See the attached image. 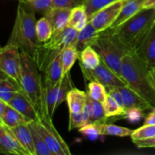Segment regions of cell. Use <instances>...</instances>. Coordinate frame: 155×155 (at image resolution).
<instances>
[{
  "label": "cell",
  "instance_id": "6da1fadb",
  "mask_svg": "<svg viewBox=\"0 0 155 155\" xmlns=\"http://www.w3.org/2000/svg\"><path fill=\"white\" fill-rule=\"evenodd\" d=\"M154 24L155 9H142L124 24L110 29L127 52H133L142 44Z\"/></svg>",
  "mask_w": 155,
  "mask_h": 155
},
{
  "label": "cell",
  "instance_id": "7a4b0ae2",
  "mask_svg": "<svg viewBox=\"0 0 155 155\" xmlns=\"http://www.w3.org/2000/svg\"><path fill=\"white\" fill-rule=\"evenodd\" d=\"M21 51V65L19 85L22 92L31 101L40 117H48L45 101V86L43 78L34 58L25 51Z\"/></svg>",
  "mask_w": 155,
  "mask_h": 155
},
{
  "label": "cell",
  "instance_id": "3957f363",
  "mask_svg": "<svg viewBox=\"0 0 155 155\" xmlns=\"http://www.w3.org/2000/svg\"><path fill=\"white\" fill-rule=\"evenodd\" d=\"M121 74L127 85L155 107V87L150 70L133 52L123 58Z\"/></svg>",
  "mask_w": 155,
  "mask_h": 155
},
{
  "label": "cell",
  "instance_id": "277c9868",
  "mask_svg": "<svg viewBox=\"0 0 155 155\" xmlns=\"http://www.w3.org/2000/svg\"><path fill=\"white\" fill-rule=\"evenodd\" d=\"M36 24L35 12L22 3L18 5L15 24L8 43L15 45L21 51H25L33 58L41 44L36 36Z\"/></svg>",
  "mask_w": 155,
  "mask_h": 155
},
{
  "label": "cell",
  "instance_id": "5b68a950",
  "mask_svg": "<svg viewBox=\"0 0 155 155\" xmlns=\"http://www.w3.org/2000/svg\"><path fill=\"white\" fill-rule=\"evenodd\" d=\"M78 33V30L68 27L60 33H53L47 42L41 43L33 56L39 71L45 72L65 47L70 45H76Z\"/></svg>",
  "mask_w": 155,
  "mask_h": 155
},
{
  "label": "cell",
  "instance_id": "8992f818",
  "mask_svg": "<svg viewBox=\"0 0 155 155\" xmlns=\"http://www.w3.org/2000/svg\"><path fill=\"white\" fill-rule=\"evenodd\" d=\"M92 47L97 51L101 60L118 76L122 77V60L127 51L114 36L110 28L99 33Z\"/></svg>",
  "mask_w": 155,
  "mask_h": 155
},
{
  "label": "cell",
  "instance_id": "52a82bcc",
  "mask_svg": "<svg viewBox=\"0 0 155 155\" xmlns=\"http://www.w3.org/2000/svg\"><path fill=\"white\" fill-rule=\"evenodd\" d=\"M32 124L53 154L71 155L69 147L53 125L52 119L48 117H42L38 121H32Z\"/></svg>",
  "mask_w": 155,
  "mask_h": 155
},
{
  "label": "cell",
  "instance_id": "ba28073f",
  "mask_svg": "<svg viewBox=\"0 0 155 155\" xmlns=\"http://www.w3.org/2000/svg\"><path fill=\"white\" fill-rule=\"evenodd\" d=\"M84 78L88 81H95L107 87H121L127 86L122 77L118 76L107 65L101 61V64L95 69H89L80 64Z\"/></svg>",
  "mask_w": 155,
  "mask_h": 155
},
{
  "label": "cell",
  "instance_id": "9c48e42d",
  "mask_svg": "<svg viewBox=\"0 0 155 155\" xmlns=\"http://www.w3.org/2000/svg\"><path fill=\"white\" fill-rule=\"evenodd\" d=\"M21 51L18 46L7 43L0 50V70L19 83Z\"/></svg>",
  "mask_w": 155,
  "mask_h": 155
},
{
  "label": "cell",
  "instance_id": "30bf717a",
  "mask_svg": "<svg viewBox=\"0 0 155 155\" xmlns=\"http://www.w3.org/2000/svg\"><path fill=\"white\" fill-rule=\"evenodd\" d=\"M126 0H116L104 6L94 14L89 19V22L98 32L104 31L110 28L120 14Z\"/></svg>",
  "mask_w": 155,
  "mask_h": 155
},
{
  "label": "cell",
  "instance_id": "8fae6325",
  "mask_svg": "<svg viewBox=\"0 0 155 155\" xmlns=\"http://www.w3.org/2000/svg\"><path fill=\"white\" fill-rule=\"evenodd\" d=\"M0 152L5 154L30 155L9 127L0 124Z\"/></svg>",
  "mask_w": 155,
  "mask_h": 155
},
{
  "label": "cell",
  "instance_id": "7c38bea8",
  "mask_svg": "<svg viewBox=\"0 0 155 155\" xmlns=\"http://www.w3.org/2000/svg\"><path fill=\"white\" fill-rule=\"evenodd\" d=\"M133 52L149 70L155 66V24L139 48Z\"/></svg>",
  "mask_w": 155,
  "mask_h": 155
},
{
  "label": "cell",
  "instance_id": "4fadbf2b",
  "mask_svg": "<svg viewBox=\"0 0 155 155\" xmlns=\"http://www.w3.org/2000/svg\"><path fill=\"white\" fill-rule=\"evenodd\" d=\"M118 88L123 95L124 108L126 110L131 108H137L145 111L153 108L152 106L145 98H142L137 92L132 89L128 85Z\"/></svg>",
  "mask_w": 155,
  "mask_h": 155
},
{
  "label": "cell",
  "instance_id": "5bb4252c",
  "mask_svg": "<svg viewBox=\"0 0 155 155\" xmlns=\"http://www.w3.org/2000/svg\"><path fill=\"white\" fill-rule=\"evenodd\" d=\"M8 104L22 114L30 121H38L40 119L37 110L23 92L15 95Z\"/></svg>",
  "mask_w": 155,
  "mask_h": 155
},
{
  "label": "cell",
  "instance_id": "9a60e30c",
  "mask_svg": "<svg viewBox=\"0 0 155 155\" xmlns=\"http://www.w3.org/2000/svg\"><path fill=\"white\" fill-rule=\"evenodd\" d=\"M71 8H53L44 15L50 21L53 27V33L63 31L68 27Z\"/></svg>",
  "mask_w": 155,
  "mask_h": 155
},
{
  "label": "cell",
  "instance_id": "2e32d148",
  "mask_svg": "<svg viewBox=\"0 0 155 155\" xmlns=\"http://www.w3.org/2000/svg\"><path fill=\"white\" fill-rule=\"evenodd\" d=\"M0 80V99L8 103L14 97L22 92L19 83L1 71Z\"/></svg>",
  "mask_w": 155,
  "mask_h": 155
},
{
  "label": "cell",
  "instance_id": "e0dca14e",
  "mask_svg": "<svg viewBox=\"0 0 155 155\" xmlns=\"http://www.w3.org/2000/svg\"><path fill=\"white\" fill-rule=\"evenodd\" d=\"M88 94L77 88H74L68 92L66 101L71 113H82L87 101Z\"/></svg>",
  "mask_w": 155,
  "mask_h": 155
},
{
  "label": "cell",
  "instance_id": "ac0fdd59",
  "mask_svg": "<svg viewBox=\"0 0 155 155\" xmlns=\"http://www.w3.org/2000/svg\"><path fill=\"white\" fill-rule=\"evenodd\" d=\"M143 3L144 0H126L120 14L110 28H115L124 24L127 20L140 12L143 9Z\"/></svg>",
  "mask_w": 155,
  "mask_h": 155
},
{
  "label": "cell",
  "instance_id": "d6986e66",
  "mask_svg": "<svg viewBox=\"0 0 155 155\" xmlns=\"http://www.w3.org/2000/svg\"><path fill=\"white\" fill-rule=\"evenodd\" d=\"M14 134L15 135L21 145L29 152L30 155H36L33 142V135H32L28 124H22L14 128H10Z\"/></svg>",
  "mask_w": 155,
  "mask_h": 155
},
{
  "label": "cell",
  "instance_id": "ffe728a7",
  "mask_svg": "<svg viewBox=\"0 0 155 155\" xmlns=\"http://www.w3.org/2000/svg\"><path fill=\"white\" fill-rule=\"evenodd\" d=\"M99 33L95 30L94 26L89 21L86 27L79 31L77 38L76 46L77 49L81 52L85 48L92 46L98 38Z\"/></svg>",
  "mask_w": 155,
  "mask_h": 155
},
{
  "label": "cell",
  "instance_id": "44dd1931",
  "mask_svg": "<svg viewBox=\"0 0 155 155\" xmlns=\"http://www.w3.org/2000/svg\"><path fill=\"white\" fill-rule=\"evenodd\" d=\"M31 121L19 111L8 104L5 111L0 116V124L9 127L14 128L22 124H29Z\"/></svg>",
  "mask_w": 155,
  "mask_h": 155
},
{
  "label": "cell",
  "instance_id": "7402d4cb",
  "mask_svg": "<svg viewBox=\"0 0 155 155\" xmlns=\"http://www.w3.org/2000/svg\"><path fill=\"white\" fill-rule=\"evenodd\" d=\"M80 51L75 45H70L62 50L60 54L62 65V79L70 73L77 59H80Z\"/></svg>",
  "mask_w": 155,
  "mask_h": 155
},
{
  "label": "cell",
  "instance_id": "603a6c76",
  "mask_svg": "<svg viewBox=\"0 0 155 155\" xmlns=\"http://www.w3.org/2000/svg\"><path fill=\"white\" fill-rule=\"evenodd\" d=\"M89 21V18L86 7L84 5H80L71 9L68 27L80 31L86 27Z\"/></svg>",
  "mask_w": 155,
  "mask_h": 155
},
{
  "label": "cell",
  "instance_id": "cb8c5ba5",
  "mask_svg": "<svg viewBox=\"0 0 155 155\" xmlns=\"http://www.w3.org/2000/svg\"><path fill=\"white\" fill-rule=\"evenodd\" d=\"M44 74L43 82L45 86H53L62 80V65L60 55L51 62Z\"/></svg>",
  "mask_w": 155,
  "mask_h": 155
},
{
  "label": "cell",
  "instance_id": "d4e9b609",
  "mask_svg": "<svg viewBox=\"0 0 155 155\" xmlns=\"http://www.w3.org/2000/svg\"><path fill=\"white\" fill-rule=\"evenodd\" d=\"M101 58L92 46L85 48L80 52V64L89 69H95L101 64Z\"/></svg>",
  "mask_w": 155,
  "mask_h": 155
},
{
  "label": "cell",
  "instance_id": "484cf974",
  "mask_svg": "<svg viewBox=\"0 0 155 155\" xmlns=\"http://www.w3.org/2000/svg\"><path fill=\"white\" fill-rule=\"evenodd\" d=\"M36 36L41 43L47 42L53 35L52 25L45 16L36 21Z\"/></svg>",
  "mask_w": 155,
  "mask_h": 155
},
{
  "label": "cell",
  "instance_id": "4316f807",
  "mask_svg": "<svg viewBox=\"0 0 155 155\" xmlns=\"http://www.w3.org/2000/svg\"><path fill=\"white\" fill-rule=\"evenodd\" d=\"M133 133V130L126 128L124 127L114 125L111 124H101L100 128V135L101 136H113L118 137H126V136H131Z\"/></svg>",
  "mask_w": 155,
  "mask_h": 155
},
{
  "label": "cell",
  "instance_id": "83f0119b",
  "mask_svg": "<svg viewBox=\"0 0 155 155\" xmlns=\"http://www.w3.org/2000/svg\"><path fill=\"white\" fill-rule=\"evenodd\" d=\"M102 104L103 107H104V113L107 117L123 116L126 112L125 108L121 107L118 104L117 101L108 94H107V96L106 97L105 100Z\"/></svg>",
  "mask_w": 155,
  "mask_h": 155
},
{
  "label": "cell",
  "instance_id": "f1b7e54d",
  "mask_svg": "<svg viewBox=\"0 0 155 155\" xmlns=\"http://www.w3.org/2000/svg\"><path fill=\"white\" fill-rule=\"evenodd\" d=\"M28 126L30 127L32 135H33V142H34L36 155H54L51 150L49 149L48 145H46L44 139H42V136L39 135V133L36 131L35 127H33L32 121L29 123Z\"/></svg>",
  "mask_w": 155,
  "mask_h": 155
},
{
  "label": "cell",
  "instance_id": "f546056e",
  "mask_svg": "<svg viewBox=\"0 0 155 155\" xmlns=\"http://www.w3.org/2000/svg\"><path fill=\"white\" fill-rule=\"evenodd\" d=\"M87 94L91 98L103 103L107 96L106 87L101 83L95 81L89 82L88 85Z\"/></svg>",
  "mask_w": 155,
  "mask_h": 155
},
{
  "label": "cell",
  "instance_id": "4dcf8cb0",
  "mask_svg": "<svg viewBox=\"0 0 155 155\" xmlns=\"http://www.w3.org/2000/svg\"><path fill=\"white\" fill-rule=\"evenodd\" d=\"M91 102L92 104V114L89 123L97 122L103 124V123L107 122L108 117H106L102 103L92 98H91Z\"/></svg>",
  "mask_w": 155,
  "mask_h": 155
},
{
  "label": "cell",
  "instance_id": "1f68e13d",
  "mask_svg": "<svg viewBox=\"0 0 155 155\" xmlns=\"http://www.w3.org/2000/svg\"><path fill=\"white\" fill-rule=\"evenodd\" d=\"M132 140H142L155 137V124H144L142 127L133 130Z\"/></svg>",
  "mask_w": 155,
  "mask_h": 155
},
{
  "label": "cell",
  "instance_id": "d6a6232c",
  "mask_svg": "<svg viewBox=\"0 0 155 155\" xmlns=\"http://www.w3.org/2000/svg\"><path fill=\"white\" fill-rule=\"evenodd\" d=\"M22 4L33 12H40L44 15L53 8V0H33L30 2Z\"/></svg>",
  "mask_w": 155,
  "mask_h": 155
},
{
  "label": "cell",
  "instance_id": "836d02e7",
  "mask_svg": "<svg viewBox=\"0 0 155 155\" xmlns=\"http://www.w3.org/2000/svg\"><path fill=\"white\" fill-rule=\"evenodd\" d=\"M114 1L116 0H83V5L86 7L88 16L90 19L98 11Z\"/></svg>",
  "mask_w": 155,
  "mask_h": 155
},
{
  "label": "cell",
  "instance_id": "e575fe53",
  "mask_svg": "<svg viewBox=\"0 0 155 155\" xmlns=\"http://www.w3.org/2000/svg\"><path fill=\"white\" fill-rule=\"evenodd\" d=\"M101 123H89L79 129V132L89 139H96L100 135Z\"/></svg>",
  "mask_w": 155,
  "mask_h": 155
},
{
  "label": "cell",
  "instance_id": "d590c367",
  "mask_svg": "<svg viewBox=\"0 0 155 155\" xmlns=\"http://www.w3.org/2000/svg\"><path fill=\"white\" fill-rule=\"evenodd\" d=\"M84 126L83 112L80 114H74L70 112L69 117V131L74 129H80V127Z\"/></svg>",
  "mask_w": 155,
  "mask_h": 155
},
{
  "label": "cell",
  "instance_id": "8d00e7d4",
  "mask_svg": "<svg viewBox=\"0 0 155 155\" xmlns=\"http://www.w3.org/2000/svg\"><path fill=\"white\" fill-rule=\"evenodd\" d=\"M83 0H53V8H74L76 6L83 5Z\"/></svg>",
  "mask_w": 155,
  "mask_h": 155
},
{
  "label": "cell",
  "instance_id": "74e56055",
  "mask_svg": "<svg viewBox=\"0 0 155 155\" xmlns=\"http://www.w3.org/2000/svg\"><path fill=\"white\" fill-rule=\"evenodd\" d=\"M143 112V110H140V109L131 108L126 110L125 114L123 116L124 118H127L131 122H137L144 117Z\"/></svg>",
  "mask_w": 155,
  "mask_h": 155
},
{
  "label": "cell",
  "instance_id": "f35d334b",
  "mask_svg": "<svg viewBox=\"0 0 155 155\" xmlns=\"http://www.w3.org/2000/svg\"><path fill=\"white\" fill-rule=\"evenodd\" d=\"M106 90L108 95L113 97L115 100L118 102V104L121 106V107H124V98H123V95L121 94L120 91L118 87H107Z\"/></svg>",
  "mask_w": 155,
  "mask_h": 155
},
{
  "label": "cell",
  "instance_id": "ab89813d",
  "mask_svg": "<svg viewBox=\"0 0 155 155\" xmlns=\"http://www.w3.org/2000/svg\"><path fill=\"white\" fill-rule=\"evenodd\" d=\"M92 114V104L91 102L90 97L88 95L87 101H86V106H85L84 109L83 110V120H84V125L89 124L90 118Z\"/></svg>",
  "mask_w": 155,
  "mask_h": 155
},
{
  "label": "cell",
  "instance_id": "60d3db41",
  "mask_svg": "<svg viewBox=\"0 0 155 155\" xmlns=\"http://www.w3.org/2000/svg\"><path fill=\"white\" fill-rule=\"evenodd\" d=\"M133 142L138 148H155V137L142 140H133Z\"/></svg>",
  "mask_w": 155,
  "mask_h": 155
},
{
  "label": "cell",
  "instance_id": "b9f144b4",
  "mask_svg": "<svg viewBox=\"0 0 155 155\" xmlns=\"http://www.w3.org/2000/svg\"><path fill=\"white\" fill-rule=\"evenodd\" d=\"M144 124H155V107H153L151 111L147 115Z\"/></svg>",
  "mask_w": 155,
  "mask_h": 155
},
{
  "label": "cell",
  "instance_id": "7bdbcfd3",
  "mask_svg": "<svg viewBox=\"0 0 155 155\" xmlns=\"http://www.w3.org/2000/svg\"><path fill=\"white\" fill-rule=\"evenodd\" d=\"M143 9H155V0H144Z\"/></svg>",
  "mask_w": 155,
  "mask_h": 155
},
{
  "label": "cell",
  "instance_id": "ee69618b",
  "mask_svg": "<svg viewBox=\"0 0 155 155\" xmlns=\"http://www.w3.org/2000/svg\"><path fill=\"white\" fill-rule=\"evenodd\" d=\"M150 74H151V80H152V83L155 87V66L154 67V68H152L151 70H150Z\"/></svg>",
  "mask_w": 155,
  "mask_h": 155
},
{
  "label": "cell",
  "instance_id": "f6af8a7d",
  "mask_svg": "<svg viewBox=\"0 0 155 155\" xmlns=\"http://www.w3.org/2000/svg\"><path fill=\"white\" fill-rule=\"evenodd\" d=\"M33 1V0H24V2L23 3H27V2H30Z\"/></svg>",
  "mask_w": 155,
  "mask_h": 155
},
{
  "label": "cell",
  "instance_id": "bcb514c9",
  "mask_svg": "<svg viewBox=\"0 0 155 155\" xmlns=\"http://www.w3.org/2000/svg\"><path fill=\"white\" fill-rule=\"evenodd\" d=\"M19 1H20V2H21V3L24 2V0H19Z\"/></svg>",
  "mask_w": 155,
  "mask_h": 155
}]
</instances>
